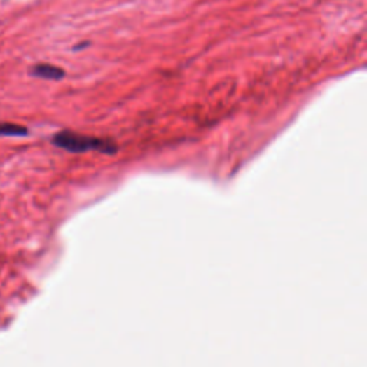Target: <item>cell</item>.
<instances>
[{
  "label": "cell",
  "mask_w": 367,
  "mask_h": 367,
  "mask_svg": "<svg viewBox=\"0 0 367 367\" xmlns=\"http://www.w3.org/2000/svg\"><path fill=\"white\" fill-rule=\"evenodd\" d=\"M27 135V130L18 124H11V122H2L0 124V137H25Z\"/></svg>",
  "instance_id": "obj_3"
},
{
  "label": "cell",
  "mask_w": 367,
  "mask_h": 367,
  "mask_svg": "<svg viewBox=\"0 0 367 367\" xmlns=\"http://www.w3.org/2000/svg\"><path fill=\"white\" fill-rule=\"evenodd\" d=\"M30 74L36 78L48 79V81H60L65 76V71L62 68H57L49 64H39L30 69Z\"/></svg>",
  "instance_id": "obj_2"
},
{
  "label": "cell",
  "mask_w": 367,
  "mask_h": 367,
  "mask_svg": "<svg viewBox=\"0 0 367 367\" xmlns=\"http://www.w3.org/2000/svg\"><path fill=\"white\" fill-rule=\"evenodd\" d=\"M52 142L55 146L62 148L68 152H74V154H82V152L88 151H98L102 152V154L112 155L116 152V146L111 141L76 134L72 131H62L56 134Z\"/></svg>",
  "instance_id": "obj_1"
}]
</instances>
